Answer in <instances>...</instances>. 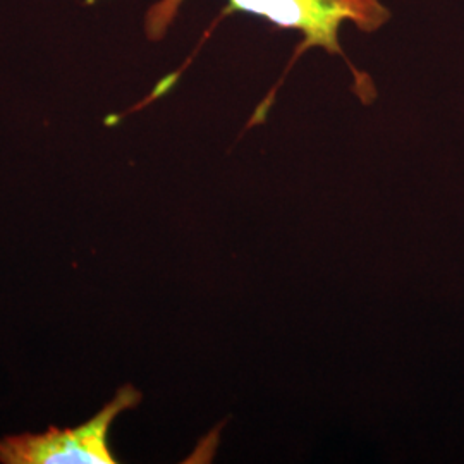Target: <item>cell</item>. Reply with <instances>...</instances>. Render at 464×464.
I'll return each mask as SVG.
<instances>
[{
    "label": "cell",
    "mask_w": 464,
    "mask_h": 464,
    "mask_svg": "<svg viewBox=\"0 0 464 464\" xmlns=\"http://www.w3.org/2000/svg\"><path fill=\"white\" fill-rule=\"evenodd\" d=\"M184 0H159L147 13L145 30L151 42L164 38L174 23ZM229 11L266 17L282 30H295L303 36V44L293 63L310 49L327 50L332 55L346 59L353 78L354 93L365 105L377 99L373 82L365 72L353 66L339 45V30L344 23H353L358 30L373 34L389 21L391 13L382 0H229Z\"/></svg>",
    "instance_id": "6da1fadb"
},
{
    "label": "cell",
    "mask_w": 464,
    "mask_h": 464,
    "mask_svg": "<svg viewBox=\"0 0 464 464\" xmlns=\"http://www.w3.org/2000/svg\"><path fill=\"white\" fill-rule=\"evenodd\" d=\"M141 392L124 385L116 398L97 415L76 429H49L42 433H17L0 440V463L5 464H114L109 433L117 416L133 410Z\"/></svg>",
    "instance_id": "7a4b0ae2"
}]
</instances>
